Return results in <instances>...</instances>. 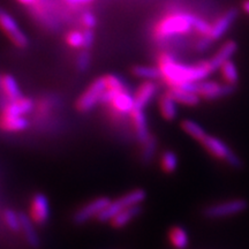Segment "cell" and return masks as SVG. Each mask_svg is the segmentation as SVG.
I'll list each match as a JSON object with an SVG mask.
<instances>
[{
    "label": "cell",
    "mask_w": 249,
    "mask_h": 249,
    "mask_svg": "<svg viewBox=\"0 0 249 249\" xmlns=\"http://www.w3.org/2000/svg\"><path fill=\"white\" fill-rule=\"evenodd\" d=\"M157 62V67L160 71V79L169 86V88L182 87L207 80L210 74L214 71L210 60L187 65L178 61L170 53H161L158 57Z\"/></svg>",
    "instance_id": "6da1fadb"
},
{
    "label": "cell",
    "mask_w": 249,
    "mask_h": 249,
    "mask_svg": "<svg viewBox=\"0 0 249 249\" xmlns=\"http://www.w3.org/2000/svg\"><path fill=\"white\" fill-rule=\"evenodd\" d=\"M194 14L186 12H173L161 18L154 28V37L158 40H166L174 37L187 35L194 29Z\"/></svg>",
    "instance_id": "7a4b0ae2"
},
{
    "label": "cell",
    "mask_w": 249,
    "mask_h": 249,
    "mask_svg": "<svg viewBox=\"0 0 249 249\" xmlns=\"http://www.w3.org/2000/svg\"><path fill=\"white\" fill-rule=\"evenodd\" d=\"M147 197V193L143 189H134L126 194L121 196V197L117 198V200L111 201V203L103 210L99 216L96 218L98 222L107 223L111 222V219L118 213L124 211V209H128L130 207H135V205H140Z\"/></svg>",
    "instance_id": "3957f363"
},
{
    "label": "cell",
    "mask_w": 249,
    "mask_h": 249,
    "mask_svg": "<svg viewBox=\"0 0 249 249\" xmlns=\"http://www.w3.org/2000/svg\"><path fill=\"white\" fill-rule=\"evenodd\" d=\"M182 88H186L191 91L197 93L201 98L207 99V101H213V99L223 98L226 96H230L234 92L235 87L226 85V83H218L216 81L203 80L200 82L189 83V85L182 86Z\"/></svg>",
    "instance_id": "277c9868"
},
{
    "label": "cell",
    "mask_w": 249,
    "mask_h": 249,
    "mask_svg": "<svg viewBox=\"0 0 249 249\" xmlns=\"http://www.w3.org/2000/svg\"><path fill=\"white\" fill-rule=\"evenodd\" d=\"M107 90V83H105V77L101 76L93 80L88 86L85 91L80 95L76 99L75 108L80 113H87L91 111L97 104H101V99L103 93Z\"/></svg>",
    "instance_id": "5b68a950"
},
{
    "label": "cell",
    "mask_w": 249,
    "mask_h": 249,
    "mask_svg": "<svg viewBox=\"0 0 249 249\" xmlns=\"http://www.w3.org/2000/svg\"><path fill=\"white\" fill-rule=\"evenodd\" d=\"M200 143L202 147L205 149V151L209 152L213 157L217 158V160L225 161V163L231 165L233 167H239L241 165V161L238 156L231 150V148L223 140L208 134Z\"/></svg>",
    "instance_id": "8992f818"
},
{
    "label": "cell",
    "mask_w": 249,
    "mask_h": 249,
    "mask_svg": "<svg viewBox=\"0 0 249 249\" xmlns=\"http://www.w3.org/2000/svg\"><path fill=\"white\" fill-rule=\"evenodd\" d=\"M248 208V203L242 198H233V200L224 201L220 203L210 205L204 210V214L211 219L227 218L242 213Z\"/></svg>",
    "instance_id": "52a82bcc"
},
{
    "label": "cell",
    "mask_w": 249,
    "mask_h": 249,
    "mask_svg": "<svg viewBox=\"0 0 249 249\" xmlns=\"http://www.w3.org/2000/svg\"><path fill=\"white\" fill-rule=\"evenodd\" d=\"M0 29L17 48L26 49L29 45V39L18 27L15 18L1 8H0Z\"/></svg>",
    "instance_id": "ba28073f"
},
{
    "label": "cell",
    "mask_w": 249,
    "mask_h": 249,
    "mask_svg": "<svg viewBox=\"0 0 249 249\" xmlns=\"http://www.w3.org/2000/svg\"><path fill=\"white\" fill-rule=\"evenodd\" d=\"M110 203L111 200L108 197H105V196H102V197H97L95 198V200L90 201L89 203L81 207L80 209L74 213V223H75L76 225H82V224H86L87 222H89L90 219H92V218H97L99 216V213H101L103 210H105V208H107Z\"/></svg>",
    "instance_id": "9c48e42d"
},
{
    "label": "cell",
    "mask_w": 249,
    "mask_h": 249,
    "mask_svg": "<svg viewBox=\"0 0 249 249\" xmlns=\"http://www.w3.org/2000/svg\"><path fill=\"white\" fill-rule=\"evenodd\" d=\"M107 107L116 117L129 116L130 112L135 108L134 95L129 92L128 89L116 92Z\"/></svg>",
    "instance_id": "30bf717a"
},
{
    "label": "cell",
    "mask_w": 249,
    "mask_h": 249,
    "mask_svg": "<svg viewBox=\"0 0 249 249\" xmlns=\"http://www.w3.org/2000/svg\"><path fill=\"white\" fill-rule=\"evenodd\" d=\"M50 203L48 197L42 193L33 196L30 202V218L34 224L43 226L48 223L50 218Z\"/></svg>",
    "instance_id": "8fae6325"
},
{
    "label": "cell",
    "mask_w": 249,
    "mask_h": 249,
    "mask_svg": "<svg viewBox=\"0 0 249 249\" xmlns=\"http://www.w3.org/2000/svg\"><path fill=\"white\" fill-rule=\"evenodd\" d=\"M35 107V103L31 98L24 97L17 99L13 102H6L0 105V113L11 114V116H24L30 113Z\"/></svg>",
    "instance_id": "7c38bea8"
},
{
    "label": "cell",
    "mask_w": 249,
    "mask_h": 249,
    "mask_svg": "<svg viewBox=\"0 0 249 249\" xmlns=\"http://www.w3.org/2000/svg\"><path fill=\"white\" fill-rule=\"evenodd\" d=\"M238 18V9L231 8L224 13L222 17H220L218 20L213 24V28H211V33L209 37L213 38V40L219 39L220 37H223L225 34L229 31L230 28L233 23H234L235 18Z\"/></svg>",
    "instance_id": "4fadbf2b"
},
{
    "label": "cell",
    "mask_w": 249,
    "mask_h": 249,
    "mask_svg": "<svg viewBox=\"0 0 249 249\" xmlns=\"http://www.w3.org/2000/svg\"><path fill=\"white\" fill-rule=\"evenodd\" d=\"M129 117L130 120H132L134 133H135L139 141L141 143L147 141V139L150 136V133H149L148 129L147 116H145L143 108L135 107L132 112H130Z\"/></svg>",
    "instance_id": "5bb4252c"
},
{
    "label": "cell",
    "mask_w": 249,
    "mask_h": 249,
    "mask_svg": "<svg viewBox=\"0 0 249 249\" xmlns=\"http://www.w3.org/2000/svg\"><path fill=\"white\" fill-rule=\"evenodd\" d=\"M29 127V120L24 116H11L0 113V129L6 133L24 132Z\"/></svg>",
    "instance_id": "9a60e30c"
},
{
    "label": "cell",
    "mask_w": 249,
    "mask_h": 249,
    "mask_svg": "<svg viewBox=\"0 0 249 249\" xmlns=\"http://www.w3.org/2000/svg\"><path fill=\"white\" fill-rule=\"evenodd\" d=\"M158 87L154 81H144L141 83L135 93H134V101H135V107L144 108L151 99L155 97L157 93Z\"/></svg>",
    "instance_id": "2e32d148"
},
{
    "label": "cell",
    "mask_w": 249,
    "mask_h": 249,
    "mask_svg": "<svg viewBox=\"0 0 249 249\" xmlns=\"http://www.w3.org/2000/svg\"><path fill=\"white\" fill-rule=\"evenodd\" d=\"M236 51H238V44L234 40H227L210 59L211 66L213 67L214 71L219 70L225 62L232 60V57L236 53Z\"/></svg>",
    "instance_id": "e0dca14e"
},
{
    "label": "cell",
    "mask_w": 249,
    "mask_h": 249,
    "mask_svg": "<svg viewBox=\"0 0 249 249\" xmlns=\"http://www.w3.org/2000/svg\"><path fill=\"white\" fill-rule=\"evenodd\" d=\"M178 104L185 105V107H196L201 103V97L197 93L191 91V90L182 88V87H173L169 88L166 91Z\"/></svg>",
    "instance_id": "ac0fdd59"
},
{
    "label": "cell",
    "mask_w": 249,
    "mask_h": 249,
    "mask_svg": "<svg viewBox=\"0 0 249 249\" xmlns=\"http://www.w3.org/2000/svg\"><path fill=\"white\" fill-rule=\"evenodd\" d=\"M158 107H160L161 117L165 120L172 121L178 116V103L174 101L167 92L163 93L158 99Z\"/></svg>",
    "instance_id": "d6986e66"
},
{
    "label": "cell",
    "mask_w": 249,
    "mask_h": 249,
    "mask_svg": "<svg viewBox=\"0 0 249 249\" xmlns=\"http://www.w3.org/2000/svg\"><path fill=\"white\" fill-rule=\"evenodd\" d=\"M20 220H21V232L23 233L24 238L28 244L33 248L39 247V236L37 234L35 227H34V222L30 217H28L26 213H20Z\"/></svg>",
    "instance_id": "ffe728a7"
},
{
    "label": "cell",
    "mask_w": 249,
    "mask_h": 249,
    "mask_svg": "<svg viewBox=\"0 0 249 249\" xmlns=\"http://www.w3.org/2000/svg\"><path fill=\"white\" fill-rule=\"evenodd\" d=\"M141 213V208L140 205H135V207H130L128 209H124L114 216L111 219V225L114 229H123V227L127 226L132 220L135 219L139 214Z\"/></svg>",
    "instance_id": "44dd1931"
},
{
    "label": "cell",
    "mask_w": 249,
    "mask_h": 249,
    "mask_svg": "<svg viewBox=\"0 0 249 249\" xmlns=\"http://www.w3.org/2000/svg\"><path fill=\"white\" fill-rule=\"evenodd\" d=\"M169 239L171 245L177 249H186L189 245L188 233L180 226H174L170 230Z\"/></svg>",
    "instance_id": "7402d4cb"
},
{
    "label": "cell",
    "mask_w": 249,
    "mask_h": 249,
    "mask_svg": "<svg viewBox=\"0 0 249 249\" xmlns=\"http://www.w3.org/2000/svg\"><path fill=\"white\" fill-rule=\"evenodd\" d=\"M181 129L187 135H189L192 139H194L197 142H201L208 135V133L205 132V129L200 124H197L196 121L191 119L181 121Z\"/></svg>",
    "instance_id": "603a6c76"
},
{
    "label": "cell",
    "mask_w": 249,
    "mask_h": 249,
    "mask_svg": "<svg viewBox=\"0 0 249 249\" xmlns=\"http://www.w3.org/2000/svg\"><path fill=\"white\" fill-rule=\"evenodd\" d=\"M132 73L134 76L145 81H155L160 79V71L157 66H134L132 68Z\"/></svg>",
    "instance_id": "cb8c5ba5"
},
{
    "label": "cell",
    "mask_w": 249,
    "mask_h": 249,
    "mask_svg": "<svg viewBox=\"0 0 249 249\" xmlns=\"http://www.w3.org/2000/svg\"><path fill=\"white\" fill-rule=\"evenodd\" d=\"M219 70H220V73H222L224 83L235 87V85L239 81V71L234 62L232 60H229L227 62H225Z\"/></svg>",
    "instance_id": "d4e9b609"
},
{
    "label": "cell",
    "mask_w": 249,
    "mask_h": 249,
    "mask_svg": "<svg viewBox=\"0 0 249 249\" xmlns=\"http://www.w3.org/2000/svg\"><path fill=\"white\" fill-rule=\"evenodd\" d=\"M179 160L178 156L174 154L173 151L167 150L164 151L160 156V169L163 170L164 173L171 174L174 173L178 169Z\"/></svg>",
    "instance_id": "484cf974"
},
{
    "label": "cell",
    "mask_w": 249,
    "mask_h": 249,
    "mask_svg": "<svg viewBox=\"0 0 249 249\" xmlns=\"http://www.w3.org/2000/svg\"><path fill=\"white\" fill-rule=\"evenodd\" d=\"M4 222L9 230L13 232H20L21 231V220H20V213H17L13 210H5L4 214Z\"/></svg>",
    "instance_id": "4316f807"
},
{
    "label": "cell",
    "mask_w": 249,
    "mask_h": 249,
    "mask_svg": "<svg viewBox=\"0 0 249 249\" xmlns=\"http://www.w3.org/2000/svg\"><path fill=\"white\" fill-rule=\"evenodd\" d=\"M105 83H107V89L111 90V91L119 92L123 91V90L128 89L127 88L124 81L121 79L120 76L114 75V74H108V75H105Z\"/></svg>",
    "instance_id": "83f0119b"
},
{
    "label": "cell",
    "mask_w": 249,
    "mask_h": 249,
    "mask_svg": "<svg viewBox=\"0 0 249 249\" xmlns=\"http://www.w3.org/2000/svg\"><path fill=\"white\" fill-rule=\"evenodd\" d=\"M143 149H142V158L144 160L145 163L150 161L152 160V157L155 156L156 152V148H157V141L154 136L150 135L147 139V141L143 142Z\"/></svg>",
    "instance_id": "f1b7e54d"
},
{
    "label": "cell",
    "mask_w": 249,
    "mask_h": 249,
    "mask_svg": "<svg viewBox=\"0 0 249 249\" xmlns=\"http://www.w3.org/2000/svg\"><path fill=\"white\" fill-rule=\"evenodd\" d=\"M66 43L71 48L81 49L85 45V40H83V33L79 30H71L68 31L66 35Z\"/></svg>",
    "instance_id": "f546056e"
},
{
    "label": "cell",
    "mask_w": 249,
    "mask_h": 249,
    "mask_svg": "<svg viewBox=\"0 0 249 249\" xmlns=\"http://www.w3.org/2000/svg\"><path fill=\"white\" fill-rule=\"evenodd\" d=\"M91 57L88 50H83L76 58V67L80 71H86L90 67Z\"/></svg>",
    "instance_id": "4dcf8cb0"
},
{
    "label": "cell",
    "mask_w": 249,
    "mask_h": 249,
    "mask_svg": "<svg viewBox=\"0 0 249 249\" xmlns=\"http://www.w3.org/2000/svg\"><path fill=\"white\" fill-rule=\"evenodd\" d=\"M82 24L85 28H89V29H93L97 24V18H96L95 14H92L91 12L87 11L82 15Z\"/></svg>",
    "instance_id": "1f68e13d"
},
{
    "label": "cell",
    "mask_w": 249,
    "mask_h": 249,
    "mask_svg": "<svg viewBox=\"0 0 249 249\" xmlns=\"http://www.w3.org/2000/svg\"><path fill=\"white\" fill-rule=\"evenodd\" d=\"M213 42L214 40L213 38H210L209 36H201V38L197 40V43H196L195 49L197 50L198 52H204L213 45Z\"/></svg>",
    "instance_id": "d6a6232c"
},
{
    "label": "cell",
    "mask_w": 249,
    "mask_h": 249,
    "mask_svg": "<svg viewBox=\"0 0 249 249\" xmlns=\"http://www.w3.org/2000/svg\"><path fill=\"white\" fill-rule=\"evenodd\" d=\"M83 33V40H85V45H83V49L89 50L91 48L93 42H95V34H93L92 29H89V28H85Z\"/></svg>",
    "instance_id": "836d02e7"
},
{
    "label": "cell",
    "mask_w": 249,
    "mask_h": 249,
    "mask_svg": "<svg viewBox=\"0 0 249 249\" xmlns=\"http://www.w3.org/2000/svg\"><path fill=\"white\" fill-rule=\"evenodd\" d=\"M64 1L70 6H81L89 4V2L93 1V0H64Z\"/></svg>",
    "instance_id": "e575fe53"
},
{
    "label": "cell",
    "mask_w": 249,
    "mask_h": 249,
    "mask_svg": "<svg viewBox=\"0 0 249 249\" xmlns=\"http://www.w3.org/2000/svg\"><path fill=\"white\" fill-rule=\"evenodd\" d=\"M18 2H20L21 5H24V6H29V7H31V6L36 5L37 2L39 1V0H17Z\"/></svg>",
    "instance_id": "d590c367"
},
{
    "label": "cell",
    "mask_w": 249,
    "mask_h": 249,
    "mask_svg": "<svg viewBox=\"0 0 249 249\" xmlns=\"http://www.w3.org/2000/svg\"><path fill=\"white\" fill-rule=\"evenodd\" d=\"M242 9H244L245 13L249 14V0H245V1L242 2Z\"/></svg>",
    "instance_id": "8d00e7d4"
}]
</instances>
